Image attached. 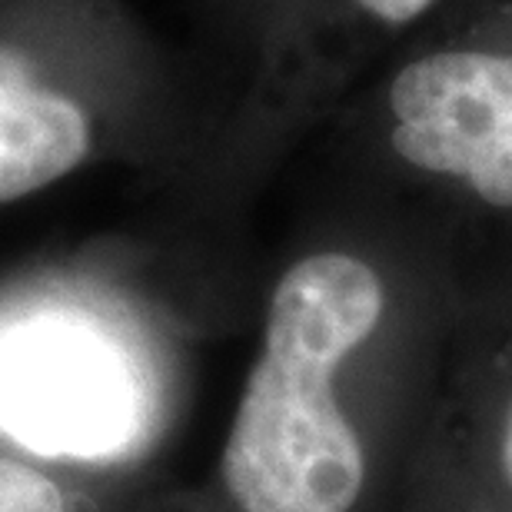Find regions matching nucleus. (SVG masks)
<instances>
[{
	"label": "nucleus",
	"mask_w": 512,
	"mask_h": 512,
	"mask_svg": "<svg viewBox=\"0 0 512 512\" xmlns=\"http://www.w3.org/2000/svg\"><path fill=\"white\" fill-rule=\"evenodd\" d=\"M157 60L127 0H0V207L87 167Z\"/></svg>",
	"instance_id": "f03ea898"
},
{
	"label": "nucleus",
	"mask_w": 512,
	"mask_h": 512,
	"mask_svg": "<svg viewBox=\"0 0 512 512\" xmlns=\"http://www.w3.org/2000/svg\"><path fill=\"white\" fill-rule=\"evenodd\" d=\"M143 386L94 316L34 303L0 316V433L50 459H107L133 443Z\"/></svg>",
	"instance_id": "7ed1b4c3"
},
{
	"label": "nucleus",
	"mask_w": 512,
	"mask_h": 512,
	"mask_svg": "<svg viewBox=\"0 0 512 512\" xmlns=\"http://www.w3.org/2000/svg\"><path fill=\"white\" fill-rule=\"evenodd\" d=\"M443 0H266L260 94L300 97L336 84L433 14Z\"/></svg>",
	"instance_id": "39448f33"
},
{
	"label": "nucleus",
	"mask_w": 512,
	"mask_h": 512,
	"mask_svg": "<svg viewBox=\"0 0 512 512\" xmlns=\"http://www.w3.org/2000/svg\"><path fill=\"white\" fill-rule=\"evenodd\" d=\"M503 473L512 483V409L506 416V429H503Z\"/></svg>",
	"instance_id": "0eeeda50"
},
{
	"label": "nucleus",
	"mask_w": 512,
	"mask_h": 512,
	"mask_svg": "<svg viewBox=\"0 0 512 512\" xmlns=\"http://www.w3.org/2000/svg\"><path fill=\"white\" fill-rule=\"evenodd\" d=\"M389 147L406 167L512 210V24L416 47L386 80Z\"/></svg>",
	"instance_id": "20e7f679"
},
{
	"label": "nucleus",
	"mask_w": 512,
	"mask_h": 512,
	"mask_svg": "<svg viewBox=\"0 0 512 512\" xmlns=\"http://www.w3.org/2000/svg\"><path fill=\"white\" fill-rule=\"evenodd\" d=\"M386 290L360 256L323 250L280 276L223 449V483L240 512H350L366 463L336 406L333 376L380 326Z\"/></svg>",
	"instance_id": "f257e3e1"
},
{
	"label": "nucleus",
	"mask_w": 512,
	"mask_h": 512,
	"mask_svg": "<svg viewBox=\"0 0 512 512\" xmlns=\"http://www.w3.org/2000/svg\"><path fill=\"white\" fill-rule=\"evenodd\" d=\"M0 512H67L54 479L14 459H0Z\"/></svg>",
	"instance_id": "423d86ee"
}]
</instances>
